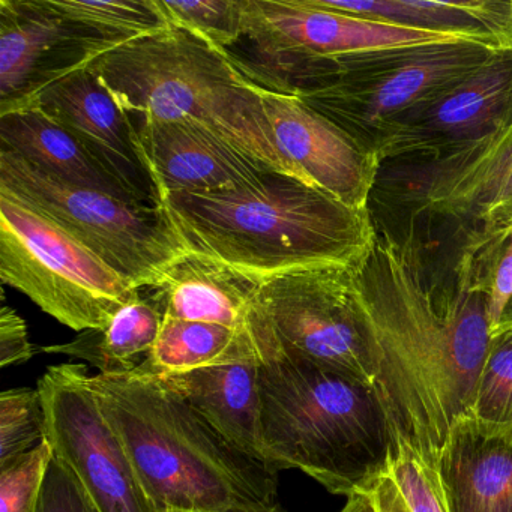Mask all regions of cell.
<instances>
[{
  "mask_svg": "<svg viewBox=\"0 0 512 512\" xmlns=\"http://www.w3.org/2000/svg\"><path fill=\"white\" fill-rule=\"evenodd\" d=\"M50 4L91 29L113 50L172 26L158 0H50Z\"/></svg>",
  "mask_w": 512,
  "mask_h": 512,
  "instance_id": "obj_25",
  "label": "cell"
},
{
  "mask_svg": "<svg viewBox=\"0 0 512 512\" xmlns=\"http://www.w3.org/2000/svg\"><path fill=\"white\" fill-rule=\"evenodd\" d=\"M88 67L128 115L196 122L296 178L275 146L263 89L196 35L170 26L104 53Z\"/></svg>",
  "mask_w": 512,
  "mask_h": 512,
  "instance_id": "obj_5",
  "label": "cell"
},
{
  "mask_svg": "<svg viewBox=\"0 0 512 512\" xmlns=\"http://www.w3.org/2000/svg\"><path fill=\"white\" fill-rule=\"evenodd\" d=\"M91 386L157 512L277 505V473L221 437L161 377L95 374Z\"/></svg>",
  "mask_w": 512,
  "mask_h": 512,
  "instance_id": "obj_3",
  "label": "cell"
},
{
  "mask_svg": "<svg viewBox=\"0 0 512 512\" xmlns=\"http://www.w3.org/2000/svg\"><path fill=\"white\" fill-rule=\"evenodd\" d=\"M509 235H512V209L505 215V218H503L502 223L499 224L493 236L488 239L487 245L499 247V245L505 244Z\"/></svg>",
  "mask_w": 512,
  "mask_h": 512,
  "instance_id": "obj_36",
  "label": "cell"
},
{
  "mask_svg": "<svg viewBox=\"0 0 512 512\" xmlns=\"http://www.w3.org/2000/svg\"><path fill=\"white\" fill-rule=\"evenodd\" d=\"M262 443L275 472L298 469L329 493L370 491L398 436L376 386L280 355L260 367Z\"/></svg>",
  "mask_w": 512,
  "mask_h": 512,
  "instance_id": "obj_4",
  "label": "cell"
},
{
  "mask_svg": "<svg viewBox=\"0 0 512 512\" xmlns=\"http://www.w3.org/2000/svg\"><path fill=\"white\" fill-rule=\"evenodd\" d=\"M502 47L463 40L347 56L295 97L377 155L398 122L463 82Z\"/></svg>",
  "mask_w": 512,
  "mask_h": 512,
  "instance_id": "obj_6",
  "label": "cell"
},
{
  "mask_svg": "<svg viewBox=\"0 0 512 512\" xmlns=\"http://www.w3.org/2000/svg\"><path fill=\"white\" fill-rule=\"evenodd\" d=\"M266 280L226 263L187 253L146 293L164 317L224 326L253 335L272 353H281L274 329L259 302Z\"/></svg>",
  "mask_w": 512,
  "mask_h": 512,
  "instance_id": "obj_18",
  "label": "cell"
},
{
  "mask_svg": "<svg viewBox=\"0 0 512 512\" xmlns=\"http://www.w3.org/2000/svg\"><path fill=\"white\" fill-rule=\"evenodd\" d=\"M413 169L404 202L416 212L482 224L485 245L512 209V125L478 148Z\"/></svg>",
  "mask_w": 512,
  "mask_h": 512,
  "instance_id": "obj_15",
  "label": "cell"
},
{
  "mask_svg": "<svg viewBox=\"0 0 512 512\" xmlns=\"http://www.w3.org/2000/svg\"><path fill=\"white\" fill-rule=\"evenodd\" d=\"M370 491L373 494L377 512H410L391 476L386 475L380 478Z\"/></svg>",
  "mask_w": 512,
  "mask_h": 512,
  "instance_id": "obj_34",
  "label": "cell"
},
{
  "mask_svg": "<svg viewBox=\"0 0 512 512\" xmlns=\"http://www.w3.org/2000/svg\"><path fill=\"white\" fill-rule=\"evenodd\" d=\"M185 251L272 280L358 265L376 239L370 209H353L281 172L241 187L161 197Z\"/></svg>",
  "mask_w": 512,
  "mask_h": 512,
  "instance_id": "obj_2",
  "label": "cell"
},
{
  "mask_svg": "<svg viewBox=\"0 0 512 512\" xmlns=\"http://www.w3.org/2000/svg\"><path fill=\"white\" fill-rule=\"evenodd\" d=\"M37 389L53 457L70 470L98 512H157L101 410L88 367L52 365Z\"/></svg>",
  "mask_w": 512,
  "mask_h": 512,
  "instance_id": "obj_11",
  "label": "cell"
},
{
  "mask_svg": "<svg viewBox=\"0 0 512 512\" xmlns=\"http://www.w3.org/2000/svg\"><path fill=\"white\" fill-rule=\"evenodd\" d=\"M242 8V37L223 53L254 85L275 94L295 95L326 73L335 59L395 47L481 40L332 13L310 7L305 0H242Z\"/></svg>",
  "mask_w": 512,
  "mask_h": 512,
  "instance_id": "obj_7",
  "label": "cell"
},
{
  "mask_svg": "<svg viewBox=\"0 0 512 512\" xmlns=\"http://www.w3.org/2000/svg\"><path fill=\"white\" fill-rule=\"evenodd\" d=\"M53 451L44 440L37 448L0 466V512H37Z\"/></svg>",
  "mask_w": 512,
  "mask_h": 512,
  "instance_id": "obj_29",
  "label": "cell"
},
{
  "mask_svg": "<svg viewBox=\"0 0 512 512\" xmlns=\"http://www.w3.org/2000/svg\"><path fill=\"white\" fill-rule=\"evenodd\" d=\"M0 194L61 227L136 289L160 283L187 254L163 206L67 184L7 151H0Z\"/></svg>",
  "mask_w": 512,
  "mask_h": 512,
  "instance_id": "obj_8",
  "label": "cell"
},
{
  "mask_svg": "<svg viewBox=\"0 0 512 512\" xmlns=\"http://www.w3.org/2000/svg\"><path fill=\"white\" fill-rule=\"evenodd\" d=\"M0 278L79 332L106 328L140 290L61 227L7 194H0Z\"/></svg>",
  "mask_w": 512,
  "mask_h": 512,
  "instance_id": "obj_9",
  "label": "cell"
},
{
  "mask_svg": "<svg viewBox=\"0 0 512 512\" xmlns=\"http://www.w3.org/2000/svg\"><path fill=\"white\" fill-rule=\"evenodd\" d=\"M418 245L376 233L355 266L359 301L377 352V391L398 440L436 466L452 425L472 415L490 346V283L476 248L457 280L434 292Z\"/></svg>",
  "mask_w": 512,
  "mask_h": 512,
  "instance_id": "obj_1",
  "label": "cell"
},
{
  "mask_svg": "<svg viewBox=\"0 0 512 512\" xmlns=\"http://www.w3.org/2000/svg\"><path fill=\"white\" fill-rule=\"evenodd\" d=\"M0 151L11 152L67 184L148 205L71 131L35 106L0 115Z\"/></svg>",
  "mask_w": 512,
  "mask_h": 512,
  "instance_id": "obj_20",
  "label": "cell"
},
{
  "mask_svg": "<svg viewBox=\"0 0 512 512\" xmlns=\"http://www.w3.org/2000/svg\"><path fill=\"white\" fill-rule=\"evenodd\" d=\"M389 476L410 512H449L436 466L403 440H398Z\"/></svg>",
  "mask_w": 512,
  "mask_h": 512,
  "instance_id": "obj_30",
  "label": "cell"
},
{
  "mask_svg": "<svg viewBox=\"0 0 512 512\" xmlns=\"http://www.w3.org/2000/svg\"><path fill=\"white\" fill-rule=\"evenodd\" d=\"M305 4L413 31L467 35L512 46V0H305Z\"/></svg>",
  "mask_w": 512,
  "mask_h": 512,
  "instance_id": "obj_22",
  "label": "cell"
},
{
  "mask_svg": "<svg viewBox=\"0 0 512 512\" xmlns=\"http://www.w3.org/2000/svg\"><path fill=\"white\" fill-rule=\"evenodd\" d=\"M472 415L488 424L512 422V316L491 332Z\"/></svg>",
  "mask_w": 512,
  "mask_h": 512,
  "instance_id": "obj_27",
  "label": "cell"
},
{
  "mask_svg": "<svg viewBox=\"0 0 512 512\" xmlns=\"http://www.w3.org/2000/svg\"><path fill=\"white\" fill-rule=\"evenodd\" d=\"M355 266L272 278L259 302L283 355L377 388L376 346L359 301Z\"/></svg>",
  "mask_w": 512,
  "mask_h": 512,
  "instance_id": "obj_10",
  "label": "cell"
},
{
  "mask_svg": "<svg viewBox=\"0 0 512 512\" xmlns=\"http://www.w3.org/2000/svg\"><path fill=\"white\" fill-rule=\"evenodd\" d=\"M340 512H377L371 491L356 493L347 497V503Z\"/></svg>",
  "mask_w": 512,
  "mask_h": 512,
  "instance_id": "obj_35",
  "label": "cell"
},
{
  "mask_svg": "<svg viewBox=\"0 0 512 512\" xmlns=\"http://www.w3.org/2000/svg\"><path fill=\"white\" fill-rule=\"evenodd\" d=\"M278 355L269 352L247 332L164 317L151 355L136 371L152 376H175L214 365L266 362Z\"/></svg>",
  "mask_w": 512,
  "mask_h": 512,
  "instance_id": "obj_24",
  "label": "cell"
},
{
  "mask_svg": "<svg viewBox=\"0 0 512 512\" xmlns=\"http://www.w3.org/2000/svg\"><path fill=\"white\" fill-rule=\"evenodd\" d=\"M436 469L449 512H512V422L458 419Z\"/></svg>",
  "mask_w": 512,
  "mask_h": 512,
  "instance_id": "obj_19",
  "label": "cell"
},
{
  "mask_svg": "<svg viewBox=\"0 0 512 512\" xmlns=\"http://www.w3.org/2000/svg\"><path fill=\"white\" fill-rule=\"evenodd\" d=\"M163 322L160 305L140 289L106 328L88 329L70 343L41 347L40 352L82 359L98 374L133 373L151 355Z\"/></svg>",
  "mask_w": 512,
  "mask_h": 512,
  "instance_id": "obj_23",
  "label": "cell"
},
{
  "mask_svg": "<svg viewBox=\"0 0 512 512\" xmlns=\"http://www.w3.org/2000/svg\"><path fill=\"white\" fill-rule=\"evenodd\" d=\"M29 106L71 131L143 202L161 206L133 119L91 68H80L47 86Z\"/></svg>",
  "mask_w": 512,
  "mask_h": 512,
  "instance_id": "obj_16",
  "label": "cell"
},
{
  "mask_svg": "<svg viewBox=\"0 0 512 512\" xmlns=\"http://www.w3.org/2000/svg\"><path fill=\"white\" fill-rule=\"evenodd\" d=\"M262 364L235 362L158 377L175 389L230 445L266 464L260 395Z\"/></svg>",
  "mask_w": 512,
  "mask_h": 512,
  "instance_id": "obj_21",
  "label": "cell"
},
{
  "mask_svg": "<svg viewBox=\"0 0 512 512\" xmlns=\"http://www.w3.org/2000/svg\"><path fill=\"white\" fill-rule=\"evenodd\" d=\"M46 440L43 403L38 389H7L0 394V466Z\"/></svg>",
  "mask_w": 512,
  "mask_h": 512,
  "instance_id": "obj_28",
  "label": "cell"
},
{
  "mask_svg": "<svg viewBox=\"0 0 512 512\" xmlns=\"http://www.w3.org/2000/svg\"><path fill=\"white\" fill-rule=\"evenodd\" d=\"M170 25L226 52L244 32L242 0H158Z\"/></svg>",
  "mask_w": 512,
  "mask_h": 512,
  "instance_id": "obj_26",
  "label": "cell"
},
{
  "mask_svg": "<svg viewBox=\"0 0 512 512\" xmlns=\"http://www.w3.org/2000/svg\"><path fill=\"white\" fill-rule=\"evenodd\" d=\"M37 353V347L29 341L25 320L4 305L0 310V367L28 362Z\"/></svg>",
  "mask_w": 512,
  "mask_h": 512,
  "instance_id": "obj_32",
  "label": "cell"
},
{
  "mask_svg": "<svg viewBox=\"0 0 512 512\" xmlns=\"http://www.w3.org/2000/svg\"><path fill=\"white\" fill-rule=\"evenodd\" d=\"M227 512H283L278 505L272 506H247V508H236Z\"/></svg>",
  "mask_w": 512,
  "mask_h": 512,
  "instance_id": "obj_37",
  "label": "cell"
},
{
  "mask_svg": "<svg viewBox=\"0 0 512 512\" xmlns=\"http://www.w3.org/2000/svg\"><path fill=\"white\" fill-rule=\"evenodd\" d=\"M277 151L296 178L353 209H368L382 161L293 95L263 89Z\"/></svg>",
  "mask_w": 512,
  "mask_h": 512,
  "instance_id": "obj_14",
  "label": "cell"
},
{
  "mask_svg": "<svg viewBox=\"0 0 512 512\" xmlns=\"http://www.w3.org/2000/svg\"><path fill=\"white\" fill-rule=\"evenodd\" d=\"M131 119L160 199L166 194L229 190L262 173L277 172L196 122Z\"/></svg>",
  "mask_w": 512,
  "mask_h": 512,
  "instance_id": "obj_17",
  "label": "cell"
},
{
  "mask_svg": "<svg viewBox=\"0 0 512 512\" xmlns=\"http://www.w3.org/2000/svg\"><path fill=\"white\" fill-rule=\"evenodd\" d=\"M37 512H98V509L70 470L52 457Z\"/></svg>",
  "mask_w": 512,
  "mask_h": 512,
  "instance_id": "obj_31",
  "label": "cell"
},
{
  "mask_svg": "<svg viewBox=\"0 0 512 512\" xmlns=\"http://www.w3.org/2000/svg\"><path fill=\"white\" fill-rule=\"evenodd\" d=\"M512 301V235L506 239L503 253L491 272L490 331L493 332L508 316Z\"/></svg>",
  "mask_w": 512,
  "mask_h": 512,
  "instance_id": "obj_33",
  "label": "cell"
},
{
  "mask_svg": "<svg viewBox=\"0 0 512 512\" xmlns=\"http://www.w3.org/2000/svg\"><path fill=\"white\" fill-rule=\"evenodd\" d=\"M512 125V46L497 50L482 67L442 97L398 122L377 155L418 163L443 160L484 145Z\"/></svg>",
  "mask_w": 512,
  "mask_h": 512,
  "instance_id": "obj_12",
  "label": "cell"
},
{
  "mask_svg": "<svg viewBox=\"0 0 512 512\" xmlns=\"http://www.w3.org/2000/svg\"><path fill=\"white\" fill-rule=\"evenodd\" d=\"M113 47L50 0H0V115L88 67Z\"/></svg>",
  "mask_w": 512,
  "mask_h": 512,
  "instance_id": "obj_13",
  "label": "cell"
}]
</instances>
